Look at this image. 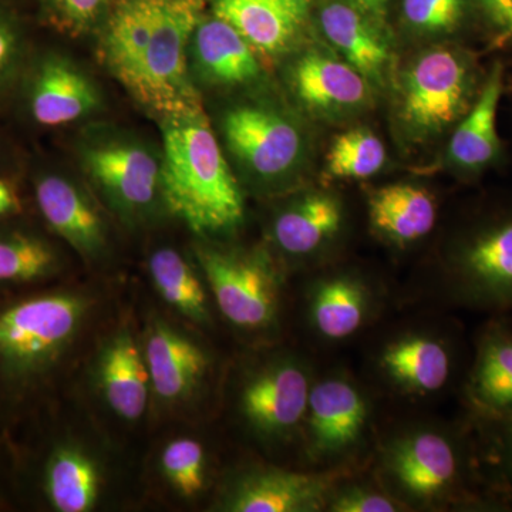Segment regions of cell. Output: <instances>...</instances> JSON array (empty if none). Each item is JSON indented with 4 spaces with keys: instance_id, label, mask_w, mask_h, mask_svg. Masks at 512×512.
<instances>
[{
    "instance_id": "1",
    "label": "cell",
    "mask_w": 512,
    "mask_h": 512,
    "mask_svg": "<svg viewBox=\"0 0 512 512\" xmlns=\"http://www.w3.org/2000/svg\"><path fill=\"white\" fill-rule=\"evenodd\" d=\"M207 6L208 0H158L153 16L119 20L101 43V64L158 120L204 110L188 46Z\"/></svg>"
},
{
    "instance_id": "2",
    "label": "cell",
    "mask_w": 512,
    "mask_h": 512,
    "mask_svg": "<svg viewBox=\"0 0 512 512\" xmlns=\"http://www.w3.org/2000/svg\"><path fill=\"white\" fill-rule=\"evenodd\" d=\"M164 208L200 235L235 231L244 200L205 110L160 120Z\"/></svg>"
},
{
    "instance_id": "3",
    "label": "cell",
    "mask_w": 512,
    "mask_h": 512,
    "mask_svg": "<svg viewBox=\"0 0 512 512\" xmlns=\"http://www.w3.org/2000/svg\"><path fill=\"white\" fill-rule=\"evenodd\" d=\"M76 154L94 190L127 224L150 220L164 208L161 147L133 131L94 124L77 138Z\"/></svg>"
},
{
    "instance_id": "4",
    "label": "cell",
    "mask_w": 512,
    "mask_h": 512,
    "mask_svg": "<svg viewBox=\"0 0 512 512\" xmlns=\"http://www.w3.org/2000/svg\"><path fill=\"white\" fill-rule=\"evenodd\" d=\"M481 84L467 50L436 46L414 57L397 83L396 119L412 143H427L453 130L473 106Z\"/></svg>"
},
{
    "instance_id": "5",
    "label": "cell",
    "mask_w": 512,
    "mask_h": 512,
    "mask_svg": "<svg viewBox=\"0 0 512 512\" xmlns=\"http://www.w3.org/2000/svg\"><path fill=\"white\" fill-rule=\"evenodd\" d=\"M221 134L241 170L259 184L286 180L305 153L301 128L284 110L265 101L229 107L221 117Z\"/></svg>"
},
{
    "instance_id": "6",
    "label": "cell",
    "mask_w": 512,
    "mask_h": 512,
    "mask_svg": "<svg viewBox=\"0 0 512 512\" xmlns=\"http://www.w3.org/2000/svg\"><path fill=\"white\" fill-rule=\"evenodd\" d=\"M86 301L74 295L28 299L0 313V365L18 376L52 363L82 325Z\"/></svg>"
},
{
    "instance_id": "7",
    "label": "cell",
    "mask_w": 512,
    "mask_h": 512,
    "mask_svg": "<svg viewBox=\"0 0 512 512\" xmlns=\"http://www.w3.org/2000/svg\"><path fill=\"white\" fill-rule=\"evenodd\" d=\"M197 259L229 322L245 329H262L274 322L279 306L278 279L261 255L200 247Z\"/></svg>"
},
{
    "instance_id": "8",
    "label": "cell",
    "mask_w": 512,
    "mask_h": 512,
    "mask_svg": "<svg viewBox=\"0 0 512 512\" xmlns=\"http://www.w3.org/2000/svg\"><path fill=\"white\" fill-rule=\"evenodd\" d=\"M454 278L471 305L512 308V208L487 218L464 238L454 258Z\"/></svg>"
},
{
    "instance_id": "9",
    "label": "cell",
    "mask_w": 512,
    "mask_h": 512,
    "mask_svg": "<svg viewBox=\"0 0 512 512\" xmlns=\"http://www.w3.org/2000/svg\"><path fill=\"white\" fill-rule=\"evenodd\" d=\"M25 104L37 126L57 128L87 120L103 109V94L92 76L62 53L40 56L30 67Z\"/></svg>"
},
{
    "instance_id": "10",
    "label": "cell",
    "mask_w": 512,
    "mask_h": 512,
    "mask_svg": "<svg viewBox=\"0 0 512 512\" xmlns=\"http://www.w3.org/2000/svg\"><path fill=\"white\" fill-rule=\"evenodd\" d=\"M318 0H208L212 15L229 23L261 60H274L301 42Z\"/></svg>"
},
{
    "instance_id": "11",
    "label": "cell",
    "mask_w": 512,
    "mask_h": 512,
    "mask_svg": "<svg viewBox=\"0 0 512 512\" xmlns=\"http://www.w3.org/2000/svg\"><path fill=\"white\" fill-rule=\"evenodd\" d=\"M289 84L303 106L318 116L356 113L369 103L370 83L338 55L312 49L289 70Z\"/></svg>"
},
{
    "instance_id": "12",
    "label": "cell",
    "mask_w": 512,
    "mask_h": 512,
    "mask_svg": "<svg viewBox=\"0 0 512 512\" xmlns=\"http://www.w3.org/2000/svg\"><path fill=\"white\" fill-rule=\"evenodd\" d=\"M188 60L195 84L208 87L249 86L262 77L261 57L238 30L212 13L195 26Z\"/></svg>"
},
{
    "instance_id": "13",
    "label": "cell",
    "mask_w": 512,
    "mask_h": 512,
    "mask_svg": "<svg viewBox=\"0 0 512 512\" xmlns=\"http://www.w3.org/2000/svg\"><path fill=\"white\" fill-rule=\"evenodd\" d=\"M37 205L49 227L86 258L107 247V228L89 194L73 178L46 171L35 180Z\"/></svg>"
},
{
    "instance_id": "14",
    "label": "cell",
    "mask_w": 512,
    "mask_h": 512,
    "mask_svg": "<svg viewBox=\"0 0 512 512\" xmlns=\"http://www.w3.org/2000/svg\"><path fill=\"white\" fill-rule=\"evenodd\" d=\"M311 384L301 367L282 362L249 380L242 392V412L264 436H284L308 413Z\"/></svg>"
},
{
    "instance_id": "15",
    "label": "cell",
    "mask_w": 512,
    "mask_h": 512,
    "mask_svg": "<svg viewBox=\"0 0 512 512\" xmlns=\"http://www.w3.org/2000/svg\"><path fill=\"white\" fill-rule=\"evenodd\" d=\"M322 35L370 84L382 86L392 64L387 29L348 0H329L319 10Z\"/></svg>"
},
{
    "instance_id": "16",
    "label": "cell",
    "mask_w": 512,
    "mask_h": 512,
    "mask_svg": "<svg viewBox=\"0 0 512 512\" xmlns=\"http://www.w3.org/2000/svg\"><path fill=\"white\" fill-rule=\"evenodd\" d=\"M387 463L400 487L416 498L439 497L460 485V453L443 434L406 437L392 448Z\"/></svg>"
},
{
    "instance_id": "17",
    "label": "cell",
    "mask_w": 512,
    "mask_h": 512,
    "mask_svg": "<svg viewBox=\"0 0 512 512\" xmlns=\"http://www.w3.org/2000/svg\"><path fill=\"white\" fill-rule=\"evenodd\" d=\"M503 89L504 69L497 63L483 80L473 106L451 131L447 163L454 170L466 175L481 174L500 156L497 113Z\"/></svg>"
},
{
    "instance_id": "18",
    "label": "cell",
    "mask_w": 512,
    "mask_h": 512,
    "mask_svg": "<svg viewBox=\"0 0 512 512\" xmlns=\"http://www.w3.org/2000/svg\"><path fill=\"white\" fill-rule=\"evenodd\" d=\"M328 478L292 471H251L229 490L224 510L231 512H311L325 503Z\"/></svg>"
},
{
    "instance_id": "19",
    "label": "cell",
    "mask_w": 512,
    "mask_h": 512,
    "mask_svg": "<svg viewBox=\"0 0 512 512\" xmlns=\"http://www.w3.org/2000/svg\"><path fill=\"white\" fill-rule=\"evenodd\" d=\"M311 447L316 456H333L352 446L367 419L362 394L345 380L329 379L312 387L308 403Z\"/></svg>"
},
{
    "instance_id": "20",
    "label": "cell",
    "mask_w": 512,
    "mask_h": 512,
    "mask_svg": "<svg viewBox=\"0 0 512 512\" xmlns=\"http://www.w3.org/2000/svg\"><path fill=\"white\" fill-rule=\"evenodd\" d=\"M467 396L478 417L512 416V328L507 320H491L481 333Z\"/></svg>"
},
{
    "instance_id": "21",
    "label": "cell",
    "mask_w": 512,
    "mask_h": 512,
    "mask_svg": "<svg viewBox=\"0 0 512 512\" xmlns=\"http://www.w3.org/2000/svg\"><path fill=\"white\" fill-rule=\"evenodd\" d=\"M144 357L154 392L167 402L191 393L208 366L207 356L195 343L163 322L151 329Z\"/></svg>"
},
{
    "instance_id": "22",
    "label": "cell",
    "mask_w": 512,
    "mask_h": 512,
    "mask_svg": "<svg viewBox=\"0 0 512 512\" xmlns=\"http://www.w3.org/2000/svg\"><path fill=\"white\" fill-rule=\"evenodd\" d=\"M101 387L111 409L121 419L136 421L146 412L151 386L146 357L128 333H120L104 350Z\"/></svg>"
},
{
    "instance_id": "23",
    "label": "cell",
    "mask_w": 512,
    "mask_h": 512,
    "mask_svg": "<svg viewBox=\"0 0 512 512\" xmlns=\"http://www.w3.org/2000/svg\"><path fill=\"white\" fill-rule=\"evenodd\" d=\"M373 227L397 244H410L429 235L437 221V204L424 188L389 185L373 192L369 200Z\"/></svg>"
},
{
    "instance_id": "24",
    "label": "cell",
    "mask_w": 512,
    "mask_h": 512,
    "mask_svg": "<svg viewBox=\"0 0 512 512\" xmlns=\"http://www.w3.org/2000/svg\"><path fill=\"white\" fill-rule=\"evenodd\" d=\"M342 221V207L335 197L312 192L276 217L274 239L286 254L308 255L332 238Z\"/></svg>"
},
{
    "instance_id": "25",
    "label": "cell",
    "mask_w": 512,
    "mask_h": 512,
    "mask_svg": "<svg viewBox=\"0 0 512 512\" xmlns=\"http://www.w3.org/2000/svg\"><path fill=\"white\" fill-rule=\"evenodd\" d=\"M382 365L397 383L419 393L443 389L451 375V356L446 346L421 336L394 342L384 350Z\"/></svg>"
},
{
    "instance_id": "26",
    "label": "cell",
    "mask_w": 512,
    "mask_h": 512,
    "mask_svg": "<svg viewBox=\"0 0 512 512\" xmlns=\"http://www.w3.org/2000/svg\"><path fill=\"white\" fill-rule=\"evenodd\" d=\"M99 473L82 451L62 448L47 466L46 491L60 512H87L99 497Z\"/></svg>"
},
{
    "instance_id": "27",
    "label": "cell",
    "mask_w": 512,
    "mask_h": 512,
    "mask_svg": "<svg viewBox=\"0 0 512 512\" xmlns=\"http://www.w3.org/2000/svg\"><path fill=\"white\" fill-rule=\"evenodd\" d=\"M367 309L365 289L359 282L335 278L323 282L312 299L313 325L328 339H345L362 326Z\"/></svg>"
},
{
    "instance_id": "28",
    "label": "cell",
    "mask_w": 512,
    "mask_h": 512,
    "mask_svg": "<svg viewBox=\"0 0 512 512\" xmlns=\"http://www.w3.org/2000/svg\"><path fill=\"white\" fill-rule=\"evenodd\" d=\"M150 274L168 305L195 322L208 319L204 286L183 255L171 248L157 249L150 258Z\"/></svg>"
},
{
    "instance_id": "29",
    "label": "cell",
    "mask_w": 512,
    "mask_h": 512,
    "mask_svg": "<svg viewBox=\"0 0 512 512\" xmlns=\"http://www.w3.org/2000/svg\"><path fill=\"white\" fill-rule=\"evenodd\" d=\"M386 148L372 131L355 128L339 134L326 157V173L338 180H363L382 170Z\"/></svg>"
},
{
    "instance_id": "30",
    "label": "cell",
    "mask_w": 512,
    "mask_h": 512,
    "mask_svg": "<svg viewBox=\"0 0 512 512\" xmlns=\"http://www.w3.org/2000/svg\"><path fill=\"white\" fill-rule=\"evenodd\" d=\"M57 256L43 239L12 234L0 237V282H30L52 274Z\"/></svg>"
},
{
    "instance_id": "31",
    "label": "cell",
    "mask_w": 512,
    "mask_h": 512,
    "mask_svg": "<svg viewBox=\"0 0 512 512\" xmlns=\"http://www.w3.org/2000/svg\"><path fill=\"white\" fill-rule=\"evenodd\" d=\"M468 0H402V20L410 35L441 40L463 29Z\"/></svg>"
},
{
    "instance_id": "32",
    "label": "cell",
    "mask_w": 512,
    "mask_h": 512,
    "mask_svg": "<svg viewBox=\"0 0 512 512\" xmlns=\"http://www.w3.org/2000/svg\"><path fill=\"white\" fill-rule=\"evenodd\" d=\"M164 476L184 497H195L205 484V451L197 440L178 439L164 448Z\"/></svg>"
},
{
    "instance_id": "33",
    "label": "cell",
    "mask_w": 512,
    "mask_h": 512,
    "mask_svg": "<svg viewBox=\"0 0 512 512\" xmlns=\"http://www.w3.org/2000/svg\"><path fill=\"white\" fill-rule=\"evenodd\" d=\"M113 0H42L47 25L63 35L79 37L92 32L109 16Z\"/></svg>"
},
{
    "instance_id": "34",
    "label": "cell",
    "mask_w": 512,
    "mask_h": 512,
    "mask_svg": "<svg viewBox=\"0 0 512 512\" xmlns=\"http://www.w3.org/2000/svg\"><path fill=\"white\" fill-rule=\"evenodd\" d=\"M478 419L483 427L485 461L493 471L495 491L512 504V416Z\"/></svg>"
},
{
    "instance_id": "35",
    "label": "cell",
    "mask_w": 512,
    "mask_h": 512,
    "mask_svg": "<svg viewBox=\"0 0 512 512\" xmlns=\"http://www.w3.org/2000/svg\"><path fill=\"white\" fill-rule=\"evenodd\" d=\"M25 53L22 29L18 20L0 2V87L15 76Z\"/></svg>"
},
{
    "instance_id": "36",
    "label": "cell",
    "mask_w": 512,
    "mask_h": 512,
    "mask_svg": "<svg viewBox=\"0 0 512 512\" xmlns=\"http://www.w3.org/2000/svg\"><path fill=\"white\" fill-rule=\"evenodd\" d=\"M330 510L335 512H393L396 504L390 498L375 493V491L352 488L343 491L330 504Z\"/></svg>"
},
{
    "instance_id": "37",
    "label": "cell",
    "mask_w": 512,
    "mask_h": 512,
    "mask_svg": "<svg viewBox=\"0 0 512 512\" xmlns=\"http://www.w3.org/2000/svg\"><path fill=\"white\" fill-rule=\"evenodd\" d=\"M500 42L512 37V0H474Z\"/></svg>"
},
{
    "instance_id": "38",
    "label": "cell",
    "mask_w": 512,
    "mask_h": 512,
    "mask_svg": "<svg viewBox=\"0 0 512 512\" xmlns=\"http://www.w3.org/2000/svg\"><path fill=\"white\" fill-rule=\"evenodd\" d=\"M348 2L386 29L387 13L392 0H348Z\"/></svg>"
},
{
    "instance_id": "39",
    "label": "cell",
    "mask_w": 512,
    "mask_h": 512,
    "mask_svg": "<svg viewBox=\"0 0 512 512\" xmlns=\"http://www.w3.org/2000/svg\"><path fill=\"white\" fill-rule=\"evenodd\" d=\"M20 208L18 195L8 181L0 178V217L18 212Z\"/></svg>"
}]
</instances>
